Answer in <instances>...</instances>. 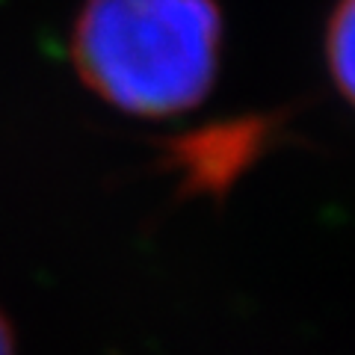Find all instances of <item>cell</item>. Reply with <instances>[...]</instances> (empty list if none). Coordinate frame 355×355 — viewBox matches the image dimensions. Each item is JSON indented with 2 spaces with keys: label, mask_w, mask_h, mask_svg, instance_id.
Wrapping results in <instances>:
<instances>
[{
  "label": "cell",
  "mask_w": 355,
  "mask_h": 355,
  "mask_svg": "<svg viewBox=\"0 0 355 355\" xmlns=\"http://www.w3.org/2000/svg\"><path fill=\"white\" fill-rule=\"evenodd\" d=\"M214 0H86L71 36L83 83L133 116H175L207 95L219 62Z\"/></svg>",
  "instance_id": "cell-1"
},
{
  "label": "cell",
  "mask_w": 355,
  "mask_h": 355,
  "mask_svg": "<svg viewBox=\"0 0 355 355\" xmlns=\"http://www.w3.org/2000/svg\"><path fill=\"white\" fill-rule=\"evenodd\" d=\"M266 137L270 130L261 119L225 121V125H214L184 139H175L172 157L193 187L219 190L234 181L243 166L258 157Z\"/></svg>",
  "instance_id": "cell-2"
},
{
  "label": "cell",
  "mask_w": 355,
  "mask_h": 355,
  "mask_svg": "<svg viewBox=\"0 0 355 355\" xmlns=\"http://www.w3.org/2000/svg\"><path fill=\"white\" fill-rule=\"evenodd\" d=\"M329 69L343 98L352 95V53H355V0H340L329 24Z\"/></svg>",
  "instance_id": "cell-3"
},
{
  "label": "cell",
  "mask_w": 355,
  "mask_h": 355,
  "mask_svg": "<svg viewBox=\"0 0 355 355\" xmlns=\"http://www.w3.org/2000/svg\"><path fill=\"white\" fill-rule=\"evenodd\" d=\"M0 355H15V349H12V331H9L3 314H0Z\"/></svg>",
  "instance_id": "cell-4"
}]
</instances>
